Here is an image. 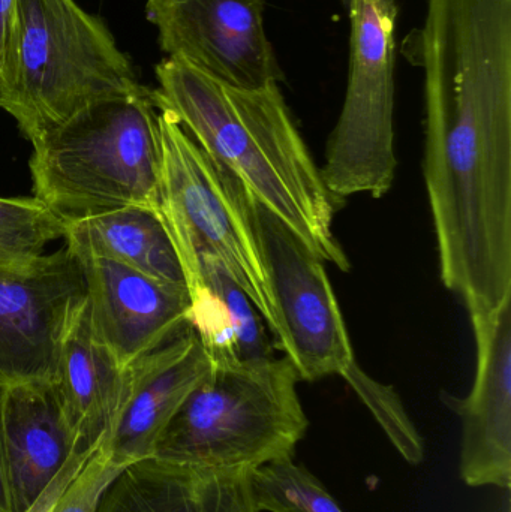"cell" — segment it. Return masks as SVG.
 Segmentation results:
<instances>
[{"label":"cell","mask_w":511,"mask_h":512,"mask_svg":"<svg viewBox=\"0 0 511 512\" xmlns=\"http://www.w3.org/2000/svg\"><path fill=\"white\" fill-rule=\"evenodd\" d=\"M410 41L441 280L495 309L511 295V0H428Z\"/></svg>","instance_id":"obj_1"},{"label":"cell","mask_w":511,"mask_h":512,"mask_svg":"<svg viewBox=\"0 0 511 512\" xmlns=\"http://www.w3.org/2000/svg\"><path fill=\"white\" fill-rule=\"evenodd\" d=\"M155 74L158 108L170 111L213 161L323 261L350 271L333 230L344 203L327 189L279 84L231 86L179 57L162 60Z\"/></svg>","instance_id":"obj_2"},{"label":"cell","mask_w":511,"mask_h":512,"mask_svg":"<svg viewBox=\"0 0 511 512\" xmlns=\"http://www.w3.org/2000/svg\"><path fill=\"white\" fill-rule=\"evenodd\" d=\"M158 117L149 87L84 108L33 141V197L68 227L126 207L159 212Z\"/></svg>","instance_id":"obj_3"},{"label":"cell","mask_w":511,"mask_h":512,"mask_svg":"<svg viewBox=\"0 0 511 512\" xmlns=\"http://www.w3.org/2000/svg\"><path fill=\"white\" fill-rule=\"evenodd\" d=\"M143 87L101 18L75 0H18L0 108L30 143L96 102Z\"/></svg>","instance_id":"obj_4"},{"label":"cell","mask_w":511,"mask_h":512,"mask_svg":"<svg viewBox=\"0 0 511 512\" xmlns=\"http://www.w3.org/2000/svg\"><path fill=\"white\" fill-rule=\"evenodd\" d=\"M287 355L213 364L156 442V459L255 471L294 459L309 420Z\"/></svg>","instance_id":"obj_5"},{"label":"cell","mask_w":511,"mask_h":512,"mask_svg":"<svg viewBox=\"0 0 511 512\" xmlns=\"http://www.w3.org/2000/svg\"><path fill=\"white\" fill-rule=\"evenodd\" d=\"M159 215L183 267L198 252L218 256L260 313L273 346L281 334L266 265L252 218V197L213 161L179 120L159 108Z\"/></svg>","instance_id":"obj_6"},{"label":"cell","mask_w":511,"mask_h":512,"mask_svg":"<svg viewBox=\"0 0 511 512\" xmlns=\"http://www.w3.org/2000/svg\"><path fill=\"white\" fill-rule=\"evenodd\" d=\"M347 92L320 168L327 189L381 198L395 182V0H351Z\"/></svg>","instance_id":"obj_7"},{"label":"cell","mask_w":511,"mask_h":512,"mask_svg":"<svg viewBox=\"0 0 511 512\" xmlns=\"http://www.w3.org/2000/svg\"><path fill=\"white\" fill-rule=\"evenodd\" d=\"M252 218L281 327L275 351L300 381L341 376L356 357L323 259L254 198Z\"/></svg>","instance_id":"obj_8"},{"label":"cell","mask_w":511,"mask_h":512,"mask_svg":"<svg viewBox=\"0 0 511 512\" xmlns=\"http://www.w3.org/2000/svg\"><path fill=\"white\" fill-rule=\"evenodd\" d=\"M87 303L68 245L24 265H0V385L54 382L69 331Z\"/></svg>","instance_id":"obj_9"},{"label":"cell","mask_w":511,"mask_h":512,"mask_svg":"<svg viewBox=\"0 0 511 512\" xmlns=\"http://www.w3.org/2000/svg\"><path fill=\"white\" fill-rule=\"evenodd\" d=\"M161 50L243 89L284 80L264 27V0H147Z\"/></svg>","instance_id":"obj_10"},{"label":"cell","mask_w":511,"mask_h":512,"mask_svg":"<svg viewBox=\"0 0 511 512\" xmlns=\"http://www.w3.org/2000/svg\"><path fill=\"white\" fill-rule=\"evenodd\" d=\"M477 370L467 397L443 393L462 423L459 477L470 487L511 486V295L495 309H468Z\"/></svg>","instance_id":"obj_11"},{"label":"cell","mask_w":511,"mask_h":512,"mask_svg":"<svg viewBox=\"0 0 511 512\" xmlns=\"http://www.w3.org/2000/svg\"><path fill=\"white\" fill-rule=\"evenodd\" d=\"M69 248L83 268L93 333L123 369L188 327V288L158 282L119 262Z\"/></svg>","instance_id":"obj_12"},{"label":"cell","mask_w":511,"mask_h":512,"mask_svg":"<svg viewBox=\"0 0 511 512\" xmlns=\"http://www.w3.org/2000/svg\"><path fill=\"white\" fill-rule=\"evenodd\" d=\"M212 367L189 325L161 348L125 367L116 418L99 445L111 463L126 468L152 459L159 436Z\"/></svg>","instance_id":"obj_13"},{"label":"cell","mask_w":511,"mask_h":512,"mask_svg":"<svg viewBox=\"0 0 511 512\" xmlns=\"http://www.w3.org/2000/svg\"><path fill=\"white\" fill-rule=\"evenodd\" d=\"M2 436L11 512L32 510L69 460L83 454L54 382L5 388Z\"/></svg>","instance_id":"obj_14"},{"label":"cell","mask_w":511,"mask_h":512,"mask_svg":"<svg viewBox=\"0 0 511 512\" xmlns=\"http://www.w3.org/2000/svg\"><path fill=\"white\" fill-rule=\"evenodd\" d=\"M251 472L140 460L105 487L95 512H258Z\"/></svg>","instance_id":"obj_15"},{"label":"cell","mask_w":511,"mask_h":512,"mask_svg":"<svg viewBox=\"0 0 511 512\" xmlns=\"http://www.w3.org/2000/svg\"><path fill=\"white\" fill-rule=\"evenodd\" d=\"M183 271L191 298L188 325L213 364L275 355L263 318L218 256L198 252Z\"/></svg>","instance_id":"obj_16"},{"label":"cell","mask_w":511,"mask_h":512,"mask_svg":"<svg viewBox=\"0 0 511 512\" xmlns=\"http://www.w3.org/2000/svg\"><path fill=\"white\" fill-rule=\"evenodd\" d=\"M123 373L125 369L93 333L86 303L66 337L54 381L80 453H95L110 433Z\"/></svg>","instance_id":"obj_17"},{"label":"cell","mask_w":511,"mask_h":512,"mask_svg":"<svg viewBox=\"0 0 511 512\" xmlns=\"http://www.w3.org/2000/svg\"><path fill=\"white\" fill-rule=\"evenodd\" d=\"M65 242L158 282L188 288L182 261L158 210L126 207L84 219L69 225Z\"/></svg>","instance_id":"obj_18"},{"label":"cell","mask_w":511,"mask_h":512,"mask_svg":"<svg viewBox=\"0 0 511 512\" xmlns=\"http://www.w3.org/2000/svg\"><path fill=\"white\" fill-rule=\"evenodd\" d=\"M68 225L39 198L0 197V265H24L65 239Z\"/></svg>","instance_id":"obj_19"},{"label":"cell","mask_w":511,"mask_h":512,"mask_svg":"<svg viewBox=\"0 0 511 512\" xmlns=\"http://www.w3.org/2000/svg\"><path fill=\"white\" fill-rule=\"evenodd\" d=\"M251 490L258 512H344L320 480L294 459L252 471Z\"/></svg>","instance_id":"obj_20"},{"label":"cell","mask_w":511,"mask_h":512,"mask_svg":"<svg viewBox=\"0 0 511 512\" xmlns=\"http://www.w3.org/2000/svg\"><path fill=\"white\" fill-rule=\"evenodd\" d=\"M341 376L356 391L363 405L374 415L398 453L411 466L422 465L426 456L425 441L411 421L395 388L375 381L365 373L357 361L351 363Z\"/></svg>","instance_id":"obj_21"},{"label":"cell","mask_w":511,"mask_h":512,"mask_svg":"<svg viewBox=\"0 0 511 512\" xmlns=\"http://www.w3.org/2000/svg\"><path fill=\"white\" fill-rule=\"evenodd\" d=\"M122 469L113 465L104 448L99 447L66 486L53 512H95L105 487Z\"/></svg>","instance_id":"obj_22"},{"label":"cell","mask_w":511,"mask_h":512,"mask_svg":"<svg viewBox=\"0 0 511 512\" xmlns=\"http://www.w3.org/2000/svg\"><path fill=\"white\" fill-rule=\"evenodd\" d=\"M17 9L18 0H0V75L5 66L12 33H14Z\"/></svg>","instance_id":"obj_23"},{"label":"cell","mask_w":511,"mask_h":512,"mask_svg":"<svg viewBox=\"0 0 511 512\" xmlns=\"http://www.w3.org/2000/svg\"><path fill=\"white\" fill-rule=\"evenodd\" d=\"M5 388L0 385V512H11V498H9L8 477H6L5 451H3L2 436V402Z\"/></svg>","instance_id":"obj_24"},{"label":"cell","mask_w":511,"mask_h":512,"mask_svg":"<svg viewBox=\"0 0 511 512\" xmlns=\"http://www.w3.org/2000/svg\"><path fill=\"white\" fill-rule=\"evenodd\" d=\"M351 0H341L342 5L345 6V9H348V6H350Z\"/></svg>","instance_id":"obj_25"}]
</instances>
